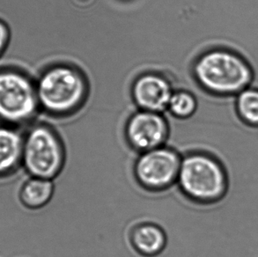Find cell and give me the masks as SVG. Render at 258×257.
Returning <instances> with one entry per match:
<instances>
[{
  "mask_svg": "<svg viewBox=\"0 0 258 257\" xmlns=\"http://www.w3.org/2000/svg\"><path fill=\"white\" fill-rule=\"evenodd\" d=\"M40 113L62 121L73 118L87 103L89 85L76 66L56 63L43 70L35 79Z\"/></svg>",
  "mask_w": 258,
  "mask_h": 257,
  "instance_id": "6da1fadb",
  "label": "cell"
},
{
  "mask_svg": "<svg viewBox=\"0 0 258 257\" xmlns=\"http://www.w3.org/2000/svg\"><path fill=\"white\" fill-rule=\"evenodd\" d=\"M192 73L201 90L217 98L234 97L254 80V71L244 56L220 46L203 51L193 63Z\"/></svg>",
  "mask_w": 258,
  "mask_h": 257,
  "instance_id": "7a4b0ae2",
  "label": "cell"
},
{
  "mask_svg": "<svg viewBox=\"0 0 258 257\" xmlns=\"http://www.w3.org/2000/svg\"><path fill=\"white\" fill-rule=\"evenodd\" d=\"M176 185L188 200L208 206L220 201L227 193V170L212 153L191 152L181 159Z\"/></svg>",
  "mask_w": 258,
  "mask_h": 257,
  "instance_id": "3957f363",
  "label": "cell"
},
{
  "mask_svg": "<svg viewBox=\"0 0 258 257\" xmlns=\"http://www.w3.org/2000/svg\"><path fill=\"white\" fill-rule=\"evenodd\" d=\"M66 161L67 150L58 130L49 122H32L23 134L21 167L27 174L54 181Z\"/></svg>",
  "mask_w": 258,
  "mask_h": 257,
  "instance_id": "277c9868",
  "label": "cell"
},
{
  "mask_svg": "<svg viewBox=\"0 0 258 257\" xmlns=\"http://www.w3.org/2000/svg\"><path fill=\"white\" fill-rule=\"evenodd\" d=\"M40 114L34 77L26 70L0 68V122L18 128L31 124Z\"/></svg>",
  "mask_w": 258,
  "mask_h": 257,
  "instance_id": "5b68a950",
  "label": "cell"
},
{
  "mask_svg": "<svg viewBox=\"0 0 258 257\" xmlns=\"http://www.w3.org/2000/svg\"><path fill=\"white\" fill-rule=\"evenodd\" d=\"M181 159L176 150L167 145L140 153L133 165V176L144 190L166 191L177 182Z\"/></svg>",
  "mask_w": 258,
  "mask_h": 257,
  "instance_id": "8992f818",
  "label": "cell"
},
{
  "mask_svg": "<svg viewBox=\"0 0 258 257\" xmlns=\"http://www.w3.org/2000/svg\"><path fill=\"white\" fill-rule=\"evenodd\" d=\"M170 132L165 114L138 109L127 119L122 136L127 146L140 154L166 146Z\"/></svg>",
  "mask_w": 258,
  "mask_h": 257,
  "instance_id": "52a82bcc",
  "label": "cell"
},
{
  "mask_svg": "<svg viewBox=\"0 0 258 257\" xmlns=\"http://www.w3.org/2000/svg\"><path fill=\"white\" fill-rule=\"evenodd\" d=\"M174 91L168 78L160 73L148 72L134 80L132 96L138 109L165 114Z\"/></svg>",
  "mask_w": 258,
  "mask_h": 257,
  "instance_id": "ba28073f",
  "label": "cell"
},
{
  "mask_svg": "<svg viewBox=\"0 0 258 257\" xmlns=\"http://www.w3.org/2000/svg\"><path fill=\"white\" fill-rule=\"evenodd\" d=\"M130 242L137 254L143 257H156L165 250L168 237L157 224L143 222L134 226L130 233Z\"/></svg>",
  "mask_w": 258,
  "mask_h": 257,
  "instance_id": "9c48e42d",
  "label": "cell"
},
{
  "mask_svg": "<svg viewBox=\"0 0 258 257\" xmlns=\"http://www.w3.org/2000/svg\"><path fill=\"white\" fill-rule=\"evenodd\" d=\"M23 134L18 128L0 124V178L14 174L22 163Z\"/></svg>",
  "mask_w": 258,
  "mask_h": 257,
  "instance_id": "30bf717a",
  "label": "cell"
},
{
  "mask_svg": "<svg viewBox=\"0 0 258 257\" xmlns=\"http://www.w3.org/2000/svg\"><path fill=\"white\" fill-rule=\"evenodd\" d=\"M54 192L55 185L53 180L29 176L21 184L18 197L25 208L40 210L51 201Z\"/></svg>",
  "mask_w": 258,
  "mask_h": 257,
  "instance_id": "8fae6325",
  "label": "cell"
},
{
  "mask_svg": "<svg viewBox=\"0 0 258 257\" xmlns=\"http://www.w3.org/2000/svg\"><path fill=\"white\" fill-rule=\"evenodd\" d=\"M200 102L196 94L188 90H175L165 115L177 122H188L199 113Z\"/></svg>",
  "mask_w": 258,
  "mask_h": 257,
  "instance_id": "7c38bea8",
  "label": "cell"
},
{
  "mask_svg": "<svg viewBox=\"0 0 258 257\" xmlns=\"http://www.w3.org/2000/svg\"><path fill=\"white\" fill-rule=\"evenodd\" d=\"M234 110L241 122L249 128H258V88H245L234 96Z\"/></svg>",
  "mask_w": 258,
  "mask_h": 257,
  "instance_id": "4fadbf2b",
  "label": "cell"
},
{
  "mask_svg": "<svg viewBox=\"0 0 258 257\" xmlns=\"http://www.w3.org/2000/svg\"><path fill=\"white\" fill-rule=\"evenodd\" d=\"M12 40V30L7 21L0 19V57L3 56L9 47Z\"/></svg>",
  "mask_w": 258,
  "mask_h": 257,
  "instance_id": "5bb4252c",
  "label": "cell"
}]
</instances>
